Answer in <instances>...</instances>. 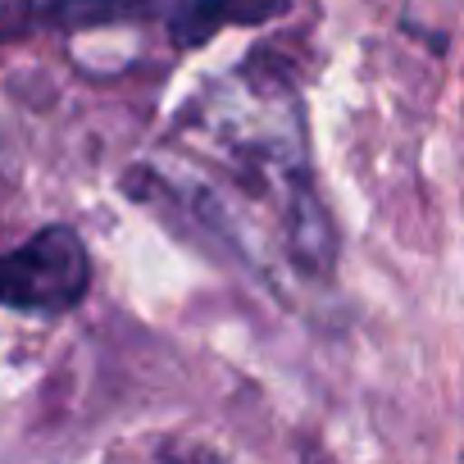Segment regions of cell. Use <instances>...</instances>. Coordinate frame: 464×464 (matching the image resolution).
I'll use <instances>...</instances> for the list:
<instances>
[{
    "label": "cell",
    "mask_w": 464,
    "mask_h": 464,
    "mask_svg": "<svg viewBox=\"0 0 464 464\" xmlns=\"http://www.w3.org/2000/svg\"><path fill=\"white\" fill-rule=\"evenodd\" d=\"M187 123H196L209 169L232 191H246V200L278 223L283 256L292 260V269L324 278L333 269L337 237L314 191L296 87L287 78L242 69L227 82L209 87L187 114Z\"/></svg>",
    "instance_id": "6da1fadb"
},
{
    "label": "cell",
    "mask_w": 464,
    "mask_h": 464,
    "mask_svg": "<svg viewBox=\"0 0 464 464\" xmlns=\"http://www.w3.org/2000/svg\"><path fill=\"white\" fill-rule=\"evenodd\" d=\"M92 292V251L69 223H46L28 242L0 256V310L69 314Z\"/></svg>",
    "instance_id": "7a4b0ae2"
},
{
    "label": "cell",
    "mask_w": 464,
    "mask_h": 464,
    "mask_svg": "<svg viewBox=\"0 0 464 464\" xmlns=\"http://www.w3.org/2000/svg\"><path fill=\"white\" fill-rule=\"evenodd\" d=\"M164 0H0V46L37 33H96L155 19Z\"/></svg>",
    "instance_id": "3957f363"
},
{
    "label": "cell",
    "mask_w": 464,
    "mask_h": 464,
    "mask_svg": "<svg viewBox=\"0 0 464 464\" xmlns=\"http://www.w3.org/2000/svg\"><path fill=\"white\" fill-rule=\"evenodd\" d=\"M292 10V0H169L160 5L164 33L178 51H200L227 28H260Z\"/></svg>",
    "instance_id": "277c9868"
}]
</instances>
